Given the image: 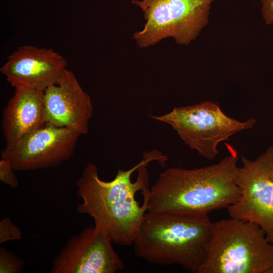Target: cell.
<instances>
[{
    "label": "cell",
    "instance_id": "13",
    "mask_svg": "<svg viewBox=\"0 0 273 273\" xmlns=\"http://www.w3.org/2000/svg\"><path fill=\"white\" fill-rule=\"evenodd\" d=\"M24 268L23 260L7 249L0 248V273H20Z\"/></svg>",
    "mask_w": 273,
    "mask_h": 273
},
{
    "label": "cell",
    "instance_id": "2",
    "mask_svg": "<svg viewBox=\"0 0 273 273\" xmlns=\"http://www.w3.org/2000/svg\"><path fill=\"white\" fill-rule=\"evenodd\" d=\"M226 146L229 155L216 164L194 169L172 167L160 173L150 188L147 212L208 215L237 202L241 195L235 178L238 153Z\"/></svg>",
    "mask_w": 273,
    "mask_h": 273
},
{
    "label": "cell",
    "instance_id": "5",
    "mask_svg": "<svg viewBox=\"0 0 273 273\" xmlns=\"http://www.w3.org/2000/svg\"><path fill=\"white\" fill-rule=\"evenodd\" d=\"M215 1L132 0L146 20L143 29L134 32L132 38L141 49L168 37L179 45H189L208 25Z\"/></svg>",
    "mask_w": 273,
    "mask_h": 273
},
{
    "label": "cell",
    "instance_id": "15",
    "mask_svg": "<svg viewBox=\"0 0 273 273\" xmlns=\"http://www.w3.org/2000/svg\"><path fill=\"white\" fill-rule=\"evenodd\" d=\"M15 170L10 163L6 159L0 160V181L13 189L19 186L18 179L14 173Z\"/></svg>",
    "mask_w": 273,
    "mask_h": 273
},
{
    "label": "cell",
    "instance_id": "14",
    "mask_svg": "<svg viewBox=\"0 0 273 273\" xmlns=\"http://www.w3.org/2000/svg\"><path fill=\"white\" fill-rule=\"evenodd\" d=\"M22 232L8 216L4 217L0 221V244L9 241L21 239Z\"/></svg>",
    "mask_w": 273,
    "mask_h": 273
},
{
    "label": "cell",
    "instance_id": "4",
    "mask_svg": "<svg viewBox=\"0 0 273 273\" xmlns=\"http://www.w3.org/2000/svg\"><path fill=\"white\" fill-rule=\"evenodd\" d=\"M198 273H273V243L253 222L231 217L213 222Z\"/></svg>",
    "mask_w": 273,
    "mask_h": 273
},
{
    "label": "cell",
    "instance_id": "1",
    "mask_svg": "<svg viewBox=\"0 0 273 273\" xmlns=\"http://www.w3.org/2000/svg\"><path fill=\"white\" fill-rule=\"evenodd\" d=\"M167 159L157 150L145 152L134 166L118 170L108 181L100 178L96 165L88 163L76 181L81 201L77 212L90 216L95 227L113 243L133 245L148 211L150 188L147 167L152 161L163 163Z\"/></svg>",
    "mask_w": 273,
    "mask_h": 273
},
{
    "label": "cell",
    "instance_id": "16",
    "mask_svg": "<svg viewBox=\"0 0 273 273\" xmlns=\"http://www.w3.org/2000/svg\"><path fill=\"white\" fill-rule=\"evenodd\" d=\"M261 14L267 25L273 24V0H260Z\"/></svg>",
    "mask_w": 273,
    "mask_h": 273
},
{
    "label": "cell",
    "instance_id": "10",
    "mask_svg": "<svg viewBox=\"0 0 273 273\" xmlns=\"http://www.w3.org/2000/svg\"><path fill=\"white\" fill-rule=\"evenodd\" d=\"M67 65L65 58L52 49L26 45L10 55L0 70L15 88L44 92L59 81Z\"/></svg>",
    "mask_w": 273,
    "mask_h": 273
},
{
    "label": "cell",
    "instance_id": "7",
    "mask_svg": "<svg viewBox=\"0 0 273 273\" xmlns=\"http://www.w3.org/2000/svg\"><path fill=\"white\" fill-rule=\"evenodd\" d=\"M236 181L241 195L228 208L230 217L257 224L273 243V147L254 160L241 156Z\"/></svg>",
    "mask_w": 273,
    "mask_h": 273
},
{
    "label": "cell",
    "instance_id": "6",
    "mask_svg": "<svg viewBox=\"0 0 273 273\" xmlns=\"http://www.w3.org/2000/svg\"><path fill=\"white\" fill-rule=\"evenodd\" d=\"M152 118L169 125L190 149L208 160L216 157L221 142L251 129L256 122L254 118L244 121L231 118L217 103L210 101L174 107L166 114Z\"/></svg>",
    "mask_w": 273,
    "mask_h": 273
},
{
    "label": "cell",
    "instance_id": "3",
    "mask_svg": "<svg viewBox=\"0 0 273 273\" xmlns=\"http://www.w3.org/2000/svg\"><path fill=\"white\" fill-rule=\"evenodd\" d=\"M212 224L208 215L147 212L133 244L134 253L152 264H178L198 273Z\"/></svg>",
    "mask_w": 273,
    "mask_h": 273
},
{
    "label": "cell",
    "instance_id": "9",
    "mask_svg": "<svg viewBox=\"0 0 273 273\" xmlns=\"http://www.w3.org/2000/svg\"><path fill=\"white\" fill-rule=\"evenodd\" d=\"M112 241L92 225L72 236L53 259L51 273H115L123 260Z\"/></svg>",
    "mask_w": 273,
    "mask_h": 273
},
{
    "label": "cell",
    "instance_id": "8",
    "mask_svg": "<svg viewBox=\"0 0 273 273\" xmlns=\"http://www.w3.org/2000/svg\"><path fill=\"white\" fill-rule=\"evenodd\" d=\"M80 134L65 127L47 123L18 145L4 148L1 158L15 171H34L54 168L70 159Z\"/></svg>",
    "mask_w": 273,
    "mask_h": 273
},
{
    "label": "cell",
    "instance_id": "11",
    "mask_svg": "<svg viewBox=\"0 0 273 273\" xmlns=\"http://www.w3.org/2000/svg\"><path fill=\"white\" fill-rule=\"evenodd\" d=\"M47 123L87 134L93 114L89 96L74 73L66 69L59 81L43 92Z\"/></svg>",
    "mask_w": 273,
    "mask_h": 273
},
{
    "label": "cell",
    "instance_id": "12",
    "mask_svg": "<svg viewBox=\"0 0 273 273\" xmlns=\"http://www.w3.org/2000/svg\"><path fill=\"white\" fill-rule=\"evenodd\" d=\"M47 123L43 92L23 87L15 88L2 114L4 148L18 145Z\"/></svg>",
    "mask_w": 273,
    "mask_h": 273
}]
</instances>
